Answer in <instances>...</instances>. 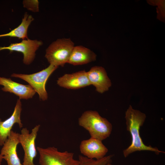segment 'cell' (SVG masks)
Segmentation results:
<instances>
[{
	"instance_id": "2",
	"label": "cell",
	"mask_w": 165,
	"mask_h": 165,
	"mask_svg": "<svg viewBox=\"0 0 165 165\" xmlns=\"http://www.w3.org/2000/svg\"><path fill=\"white\" fill-rule=\"evenodd\" d=\"M78 123L88 131L91 138L101 141L108 137L112 130L111 123L95 111L84 112L79 118Z\"/></svg>"
},
{
	"instance_id": "4",
	"label": "cell",
	"mask_w": 165,
	"mask_h": 165,
	"mask_svg": "<svg viewBox=\"0 0 165 165\" xmlns=\"http://www.w3.org/2000/svg\"><path fill=\"white\" fill-rule=\"evenodd\" d=\"M40 165H79V161L74 158V154L67 151L61 152L54 147H37Z\"/></svg>"
},
{
	"instance_id": "17",
	"label": "cell",
	"mask_w": 165,
	"mask_h": 165,
	"mask_svg": "<svg viewBox=\"0 0 165 165\" xmlns=\"http://www.w3.org/2000/svg\"><path fill=\"white\" fill-rule=\"evenodd\" d=\"M3 158L2 155L0 154V165H1V163L2 162Z\"/></svg>"
},
{
	"instance_id": "5",
	"label": "cell",
	"mask_w": 165,
	"mask_h": 165,
	"mask_svg": "<svg viewBox=\"0 0 165 165\" xmlns=\"http://www.w3.org/2000/svg\"><path fill=\"white\" fill-rule=\"evenodd\" d=\"M58 68L50 64L46 68L36 73L29 75L13 73L11 76L20 78L27 82L38 94L40 99L45 101L48 98V94L45 88L46 81Z\"/></svg>"
},
{
	"instance_id": "11",
	"label": "cell",
	"mask_w": 165,
	"mask_h": 165,
	"mask_svg": "<svg viewBox=\"0 0 165 165\" xmlns=\"http://www.w3.org/2000/svg\"><path fill=\"white\" fill-rule=\"evenodd\" d=\"M87 72L91 85L95 87L98 92L102 94L108 91L111 86V81L103 67L95 66L92 67Z\"/></svg>"
},
{
	"instance_id": "16",
	"label": "cell",
	"mask_w": 165,
	"mask_h": 165,
	"mask_svg": "<svg viewBox=\"0 0 165 165\" xmlns=\"http://www.w3.org/2000/svg\"><path fill=\"white\" fill-rule=\"evenodd\" d=\"M113 156V155H110L99 160H94L80 155L79 156V165H105L111 163Z\"/></svg>"
},
{
	"instance_id": "12",
	"label": "cell",
	"mask_w": 165,
	"mask_h": 165,
	"mask_svg": "<svg viewBox=\"0 0 165 165\" xmlns=\"http://www.w3.org/2000/svg\"><path fill=\"white\" fill-rule=\"evenodd\" d=\"M22 110L21 103L20 99L17 100L12 115L3 121H0V146H2L10 135L14 125L17 123L19 127H23L20 119Z\"/></svg>"
},
{
	"instance_id": "14",
	"label": "cell",
	"mask_w": 165,
	"mask_h": 165,
	"mask_svg": "<svg viewBox=\"0 0 165 165\" xmlns=\"http://www.w3.org/2000/svg\"><path fill=\"white\" fill-rule=\"evenodd\" d=\"M96 57L90 49L81 45L75 46L68 63L73 65L86 64L96 61Z\"/></svg>"
},
{
	"instance_id": "15",
	"label": "cell",
	"mask_w": 165,
	"mask_h": 165,
	"mask_svg": "<svg viewBox=\"0 0 165 165\" xmlns=\"http://www.w3.org/2000/svg\"><path fill=\"white\" fill-rule=\"evenodd\" d=\"M33 20L34 18L31 15H29L26 13L20 25L8 33L0 35V37H10L21 38L23 40L28 39V29Z\"/></svg>"
},
{
	"instance_id": "8",
	"label": "cell",
	"mask_w": 165,
	"mask_h": 165,
	"mask_svg": "<svg viewBox=\"0 0 165 165\" xmlns=\"http://www.w3.org/2000/svg\"><path fill=\"white\" fill-rule=\"evenodd\" d=\"M81 153L84 156L90 159H101L105 156L108 151L102 141L90 138L82 141L80 145Z\"/></svg>"
},
{
	"instance_id": "10",
	"label": "cell",
	"mask_w": 165,
	"mask_h": 165,
	"mask_svg": "<svg viewBox=\"0 0 165 165\" xmlns=\"http://www.w3.org/2000/svg\"><path fill=\"white\" fill-rule=\"evenodd\" d=\"M57 82L60 86L72 90L78 89L91 85L87 72L84 70L72 74H66L59 77Z\"/></svg>"
},
{
	"instance_id": "13",
	"label": "cell",
	"mask_w": 165,
	"mask_h": 165,
	"mask_svg": "<svg viewBox=\"0 0 165 165\" xmlns=\"http://www.w3.org/2000/svg\"><path fill=\"white\" fill-rule=\"evenodd\" d=\"M0 85L3 86L2 90L5 92L14 93L19 99L31 98L36 93L29 85L21 84L13 81L10 78L0 77Z\"/></svg>"
},
{
	"instance_id": "18",
	"label": "cell",
	"mask_w": 165,
	"mask_h": 165,
	"mask_svg": "<svg viewBox=\"0 0 165 165\" xmlns=\"http://www.w3.org/2000/svg\"><path fill=\"white\" fill-rule=\"evenodd\" d=\"M105 165H112V164H111V163H108L107 164H105Z\"/></svg>"
},
{
	"instance_id": "9",
	"label": "cell",
	"mask_w": 165,
	"mask_h": 165,
	"mask_svg": "<svg viewBox=\"0 0 165 165\" xmlns=\"http://www.w3.org/2000/svg\"><path fill=\"white\" fill-rule=\"evenodd\" d=\"M19 134L12 130L5 141L0 154L7 162V165H22L17 153V147L19 143Z\"/></svg>"
},
{
	"instance_id": "1",
	"label": "cell",
	"mask_w": 165,
	"mask_h": 165,
	"mask_svg": "<svg viewBox=\"0 0 165 165\" xmlns=\"http://www.w3.org/2000/svg\"><path fill=\"white\" fill-rule=\"evenodd\" d=\"M146 118L145 114L140 111L134 109L130 105L125 112L127 129L129 131L131 137L130 145L123 151L125 157L131 153L141 151H149L154 152L156 154L160 153H165L156 147L145 145L143 142L140 134V127L145 122Z\"/></svg>"
},
{
	"instance_id": "6",
	"label": "cell",
	"mask_w": 165,
	"mask_h": 165,
	"mask_svg": "<svg viewBox=\"0 0 165 165\" xmlns=\"http://www.w3.org/2000/svg\"><path fill=\"white\" fill-rule=\"evenodd\" d=\"M40 125L35 126L32 129L31 133L26 128H23L19 134V143L24 151L22 165H35L34 159L37 155L35 141Z\"/></svg>"
},
{
	"instance_id": "7",
	"label": "cell",
	"mask_w": 165,
	"mask_h": 165,
	"mask_svg": "<svg viewBox=\"0 0 165 165\" xmlns=\"http://www.w3.org/2000/svg\"><path fill=\"white\" fill-rule=\"evenodd\" d=\"M42 44L41 41L32 40L28 38L22 40L20 42L12 43L8 46H0V51L8 50L10 53L14 51L22 53L24 55L23 63L28 65L33 61L35 52Z\"/></svg>"
},
{
	"instance_id": "19",
	"label": "cell",
	"mask_w": 165,
	"mask_h": 165,
	"mask_svg": "<svg viewBox=\"0 0 165 165\" xmlns=\"http://www.w3.org/2000/svg\"><path fill=\"white\" fill-rule=\"evenodd\" d=\"M1 121V119H0V121Z\"/></svg>"
},
{
	"instance_id": "3",
	"label": "cell",
	"mask_w": 165,
	"mask_h": 165,
	"mask_svg": "<svg viewBox=\"0 0 165 165\" xmlns=\"http://www.w3.org/2000/svg\"><path fill=\"white\" fill-rule=\"evenodd\" d=\"M74 46L70 38L58 39L47 48L45 57L50 64L63 67L68 63Z\"/></svg>"
}]
</instances>
